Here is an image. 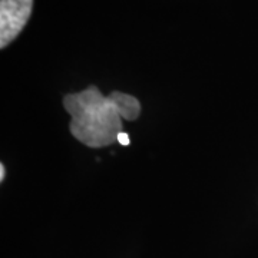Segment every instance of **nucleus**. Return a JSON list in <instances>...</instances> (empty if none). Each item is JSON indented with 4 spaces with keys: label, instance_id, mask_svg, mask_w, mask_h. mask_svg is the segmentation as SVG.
I'll use <instances>...</instances> for the list:
<instances>
[{
    "label": "nucleus",
    "instance_id": "obj_1",
    "mask_svg": "<svg viewBox=\"0 0 258 258\" xmlns=\"http://www.w3.org/2000/svg\"><path fill=\"white\" fill-rule=\"evenodd\" d=\"M63 108L72 116L71 134L89 148L118 142V135L123 132L122 119L137 120L141 115V103L135 96L118 91L103 96L93 85L82 92L66 95Z\"/></svg>",
    "mask_w": 258,
    "mask_h": 258
},
{
    "label": "nucleus",
    "instance_id": "obj_2",
    "mask_svg": "<svg viewBox=\"0 0 258 258\" xmlns=\"http://www.w3.org/2000/svg\"><path fill=\"white\" fill-rule=\"evenodd\" d=\"M33 0H0V47L9 45L28 23Z\"/></svg>",
    "mask_w": 258,
    "mask_h": 258
},
{
    "label": "nucleus",
    "instance_id": "obj_3",
    "mask_svg": "<svg viewBox=\"0 0 258 258\" xmlns=\"http://www.w3.org/2000/svg\"><path fill=\"white\" fill-rule=\"evenodd\" d=\"M118 142L120 145H129V135L126 132H120L118 135Z\"/></svg>",
    "mask_w": 258,
    "mask_h": 258
},
{
    "label": "nucleus",
    "instance_id": "obj_4",
    "mask_svg": "<svg viewBox=\"0 0 258 258\" xmlns=\"http://www.w3.org/2000/svg\"><path fill=\"white\" fill-rule=\"evenodd\" d=\"M5 176H6V168H5V164H0V181L2 182L5 181Z\"/></svg>",
    "mask_w": 258,
    "mask_h": 258
}]
</instances>
